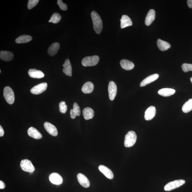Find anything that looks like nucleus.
<instances>
[{
    "label": "nucleus",
    "mask_w": 192,
    "mask_h": 192,
    "mask_svg": "<svg viewBox=\"0 0 192 192\" xmlns=\"http://www.w3.org/2000/svg\"><path fill=\"white\" fill-rule=\"evenodd\" d=\"M91 16L92 20L94 29L96 33L100 34L102 29V23L101 17L95 11L91 12Z\"/></svg>",
    "instance_id": "obj_1"
},
{
    "label": "nucleus",
    "mask_w": 192,
    "mask_h": 192,
    "mask_svg": "<svg viewBox=\"0 0 192 192\" xmlns=\"http://www.w3.org/2000/svg\"><path fill=\"white\" fill-rule=\"evenodd\" d=\"M137 135L134 131H129L126 135L124 145L126 147H130L134 146L137 140Z\"/></svg>",
    "instance_id": "obj_2"
},
{
    "label": "nucleus",
    "mask_w": 192,
    "mask_h": 192,
    "mask_svg": "<svg viewBox=\"0 0 192 192\" xmlns=\"http://www.w3.org/2000/svg\"><path fill=\"white\" fill-rule=\"evenodd\" d=\"M99 60V57L98 56H87L83 58L82 64L84 67L95 66L98 64Z\"/></svg>",
    "instance_id": "obj_3"
},
{
    "label": "nucleus",
    "mask_w": 192,
    "mask_h": 192,
    "mask_svg": "<svg viewBox=\"0 0 192 192\" xmlns=\"http://www.w3.org/2000/svg\"><path fill=\"white\" fill-rule=\"evenodd\" d=\"M3 94L4 98L9 104L12 105L14 103L15 96L12 89L9 87H6L4 88Z\"/></svg>",
    "instance_id": "obj_4"
},
{
    "label": "nucleus",
    "mask_w": 192,
    "mask_h": 192,
    "mask_svg": "<svg viewBox=\"0 0 192 192\" xmlns=\"http://www.w3.org/2000/svg\"><path fill=\"white\" fill-rule=\"evenodd\" d=\"M185 183V180L183 179L174 181L166 185L164 189L165 191H171L182 186Z\"/></svg>",
    "instance_id": "obj_5"
},
{
    "label": "nucleus",
    "mask_w": 192,
    "mask_h": 192,
    "mask_svg": "<svg viewBox=\"0 0 192 192\" xmlns=\"http://www.w3.org/2000/svg\"><path fill=\"white\" fill-rule=\"evenodd\" d=\"M21 169L23 171L32 174L35 171V167L30 161L26 159L21 161L20 163Z\"/></svg>",
    "instance_id": "obj_6"
},
{
    "label": "nucleus",
    "mask_w": 192,
    "mask_h": 192,
    "mask_svg": "<svg viewBox=\"0 0 192 192\" xmlns=\"http://www.w3.org/2000/svg\"><path fill=\"white\" fill-rule=\"evenodd\" d=\"M47 84L46 83H42L34 86L30 90L32 94L38 95L42 93L46 90Z\"/></svg>",
    "instance_id": "obj_7"
},
{
    "label": "nucleus",
    "mask_w": 192,
    "mask_h": 192,
    "mask_svg": "<svg viewBox=\"0 0 192 192\" xmlns=\"http://www.w3.org/2000/svg\"><path fill=\"white\" fill-rule=\"evenodd\" d=\"M108 89L109 98L111 100L113 101L116 95L117 91V86L114 82H110Z\"/></svg>",
    "instance_id": "obj_8"
},
{
    "label": "nucleus",
    "mask_w": 192,
    "mask_h": 192,
    "mask_svg": "<svg viewBox=\"0 0 192 192\" xmlns=\"http://www.w3.org/2000/svg\"><path fill=\"white\" fill-rule=\"evenodd\" d=\"M49 179L50 182L56 185L62 184L63 182L62 176L60 174L56 173H52L50 174Z\"/></svg>",
    "instance_id": "obj_9"
},
{
    "label": "nucleus",
    "mask_w": 192,
    "mask_h": 192,
    "mask_svg": "<svg viewBox=\"0 0 192 192\" xmlns=\"http://www.w3.org/2000/svg\"><path fill=\"white\" fill-rule=\"evenodd\" d=\"M44 127L47 131L52 136H57L58 132L57 129L55 126L49 122H45L44 124Z\"/></svg>",
    "instance_id": "obj_10"
},
{
    "label": "nucleus",
    "mask_w": 192,
    "mask_h": 192,
    "mask_svg": "<svg viewBox=\"0 0 192 192\" xmlns=\"http://www.w3.org/2000/svg\"><path fill=\"white\" fill-rule=\"evenodd\" d=\"M77 178L78 182L83 187L88 188L90 186V183L88 179L84 174L82 173L78 174Z\"/></svg>",
    "instance_id": "obj_11"
},
{
    "label": "nucleus",
    "mask_w": 192,
    "mask_h": 192,
    "mask_svg": "<svg viewBox=\"0 0 192 192\" xmlns=\"http://www.w3.org/2000/svg\"><path fill=\"white\" fill-rule=\"evenodd\" d=\"M156 114V109L154 106H150L147 109L145 112V119L149 121L153 118Z\"/></svg>",
    "instance_id": "obj_12"
},
{
    "label": "nucleus",
    "mask_w": 192,
    "mask_h": 192,
    "mask_svg": "<svg viewBox=\"0 0 192 192\" xmlns=\"http://www.w3.org/2000/svg\"><path fill=\"white\" fill-rule=\"evenodd\" d=\"M159 77V75L158 74H154L150 75L141 82L140 86L141 87L145 86L157 79Z\"/></svg>",
    "instance_id": "obj_13"
},
{
    "label": "nucleus",
    "mask_w": 192,
    "mask_h": 192,
    "mask_svg": "<svg viewBox=\"0 0 192 192\" xmlns=\"http://www.w3.org/2000/svg\"><path fill=\"white\" fill-rule=\"evenodd\" d=\"M28 74L30 77L34 78L40 79L44 77L45 75L43 72L35 69H30L28 71Z\"/></svg>",
    "instance_id": "obj_14"
},
{
    "label": "nucleus",
    "mask_w": 192,
    "mask_h": 192,
    "mask_svg": "<svg viewBox=\"0 0 192 192\" xmlns=\"http://www.w3.org/2000/svg\"><path fill=\"white\" fill-rule=\"evenodd\" d=\"M156 17V12L153 9H150L148 12L146 17L145 20V24L147 26H150L153 22Z\"/></svg>",
    "instance_id": "obj_15"
},
{
    "label": "nucleus",
    "mask_w": 192,
    "mask_h": 192,
    "mask_svg": "<svg viewBox=\"0 0 192 192\" xmlns=\"http://www.w3.org/2000/svg\"><path fill=\"white\" fill-rule=\"evenodd\" d=\"M99 171L109 179H112L113 178V174L111 170L108 168L103 165H100L99 167Z\"/></svg>",
    "instance_id": "obj_16"
},
{
    "label": "nucleus",
    "mask_w": 192,
    "mask_h": 192,
    "mask_svg": "<svg viewBox=\"0 0 192 192\" xmlns=\"http://www.w3.org/2000/svg\"><path fill=\"white\" fill-rule=\"evenodd\" d=\"M28 133L29 136L35 139H40L42 138V135L35 128L30 127L28 129Z\"/></svg>",
    "instance_id": "obj_17"
},
{
    "label": "nucleus",
    "mask_w": 192,
    "mask_h": 192,
    "mask_svg": "<svg viewBox=\"0 0 192 192\" xmlns=\"http://www.w3.org/2000/svg\"><path fill=\"white\" fill-rule=\"evenodd\" d=\"M64 68L63 72L65 75L71 77L72 75V68L70 61L68 58L66 59L65 62L63 65Z\"/></svg>",
    "instance_id": "obj_18"
},
{
    "label": "nucleus",
    "mask_w": 192,
    "mask_h": 192,
    "mask_svg": "<svg viewBox=\"0 0 192 192\" xmlns=\"http://www.w3.org/2000/svg\"><path fill=\"white\" fill-rule=\"evenodd\" d=\"M0 58L5 61H10L14 58V54L12 52L8 51L0 52Z\"/></svg>",
    "instance_id": "obj_19"
},
{
    "label": "nucleus",
    "mask_w": 192,
    "mask_h": 192,
    "mask_svg": "<svg viewBox=\"0 0 192 192\" xmlns=\"http://www.w3.org/2000/svg\"><path fill=\"white\" fill-rule=\"evenodd\" d=\"M121 21V29H124L126 27H130L132 25V22L131 20L129 17L126 15H123L122 16Z\"/></svg>",
    "instance_id": "obj_20"
},
{
    "label": "nucleus",
    "mask_w": 192,
    "mask_h": 192,
    "mask_svg": "<svg viewBox=\"0 0 192 192\" xmlns=\"http://www.w3.org/2000/svg\"><path fill=\"white\" fill-rule=\"evenodd\" d=\"M120 64L122 68L126 70H131L134 68L135 66L134 63L125 59L121 60Z\"/></svg>",
    "instance_id": "obj_21"
},
{
    "label": "nucleus",
    "mask_w": 192,
    "mask_h": 192,
    "mask_svg": "<svg viewBox=\"0 0 192 192\" xmlns=\"http://www.w3.org/2000/svg\"><path fill=\"white\" fill-rule=\"evenodd\" d=\"M83 114L85 119L88 120L92 119L94 116V112L92 109L87 107L83 110Z\"/></svg>",
    "instance_id": "obj_22"
},
{
    "label": "nucleus",
    "mask_w": 192,
    "mask_h": 192,
    "mask_svg": "<svg viewBox=\"0 0 192 192\" xmlns=\"http://www.w3.org/2000/svg\"><path fill=\"white\" fill-rule=\"evenodd\" d=\"M60 45L58 42H55L52 44L48 50V53L51 56L55 55L59 49Z\"/></svg>",
    "instance_id": "obj_23"
},
{
    "label": "nucleus",
    "mask_w": 192,
    "mask_h": 192,
    "mask_svg": "<svg viewBox=\"0 0 192 192\" xmlns=\"http://www.w3.org/2000/svg\"><path fill=\"white\" fill-rule=\"evenodd\" d=\"M94 86L92 82H87L83 85L82 88V92L85 94H89L92 92Z\"/></svg>",
    "instance_id": "obj_24"
},
{
    "label": "nucleus",
    "mask_w": 192,
    "mask_h": 192,
    "mask_svg": "<svg viewBox=\"0 0 192 192\" xmlns=\"http://www.w3.org/2000/svg\"><path fill=\"white\" fill-rule=\"evenodd\" d=\"M157 45L159 49L161 51H165L171 48V45L168 42L158 39L157 41Z\"/></svg>",
    "instance_id": "obj_25"
},
{
    "label": "nucleus",
    "mask_w": 192,
    "mask_h": 192,
    "mask_svg": "<svg viewBox=\"0 0 192 192\" xmlns=\"http://www.w3.org/2000/svg\"><path fill=\"white\" fill-rule=\"evenodd\" d=\"M80 115V110L78 105L75 102L73 105V109L70 111L71 117L72 119H75L76 116H79Z\"/></svg>",
    "instance_id": "obj_26"
},
{
    "label": "nucleus",
    "mask_w": 192,
    "mask_h": 192,
    "mask_svg": "<svg viewBox=\"0 0 192 192\" xmlns=\"http://www.w3.org/2000/svg\"><path fill=\"white\" fill-rule=\"evenodd\" d=\"M175 92L174 89L171 88H163L160 89L158 91L159 95L163 97H167L173 95Z\"/></svg>",
    "instance_id": "obj_27"
},
{
    "label": "nucleus",
    "mask_w": 192,
    "mask_h": 192,
    "mask_svg": "<svg viewBox=\"0 0 192 192\" xmlns=\"http://www.w3.org/2000/svg\"><path fill=\"white\" fill-rule=\"evenodd\" d=\"M32 40L31 36L28 35H22L16 39V42L17 43H26L30 42Z\"/></svg>",
    "instance_id": "obj_28"
},
{
    "label": "nucleus",
    "mask_w": 192,
    "mask_h": 192,
    "mask_svg": "<svg viewBox=\"0 0 192 192\" xmlns=\"http://www.w3.org/2000/svg\"><path fill=\"white\" fill-rule=\"evenodd\" d=\"M183 112L188 113L192 110V99H190L183 105L182 108Z\"/></svg>",
    "instance_id": "obj_29"
},
{
    "label": "nucleus",
    "mask_w": 192,
    "mask_h": 192,
    "mask_svg": "<svg viewBox=\"0 0 192 192\" xmlns=\"http://www.w3.org/2000/svg\"><path fill=\"white\" fill-rule=\"evenodd\" d=\"M61 19V15L58 13H54L52 15L51 18H50L49 21V23H52L54 24H57L60 21Z\"/></svg>",
    "instance_id": "obj_30"
},
{
    "label": "nucleus",
    "mask_w": 192,
    "mask_h": 192,
    "mask_svg": "<svg viewBox=\"0 0 192 192\" xmlns=\"http://www.w3.org/2000/svg\"><path fill=\"white\" fill-rule=\"evenodd\" d=\"M60 111L61 113H65L67 110V106L65 102L62 101L59 104Z\"/></svg>",
    "instance_id": "obj_31"
},
{
    "label": "nucleus",
    "mask_w": 192,
    "mask_h": 192,
    "mask_svg": "<svg viewBox=\"0 0 192 192\" xmlns=\"http://www.w3.org/2000/svg\"><path fill=\"white\" fill-rule=\"evenodd\" d=\"M182 68L183 71L185 72H187L189 71H192V64L185 63L182 65Z\"/></svg>",
    "instance_id": "obj_32"
},
{
    "label": "nucleus",
    "mask_w": 192,
    "mask_h": 192,
    "mask_svg": "<svg viewBox=\"0 0 192 192\" xmlns=\"http://www.w3.org/2000/svg\"><path fill=\"white\" fill-rule=\"evenodd\" d=\"M39 0H29L28 4V8L29 9H31L39 3Z\"/></svg>",
    "instance_id": "obj_33"
},
{
    "label": "nucleus",
    "mask_w": 192,
    "mask_h": 192,
    "mask_svg": "<svg viewBox=\"0 0 192 192\" xmlns=\"http://www.w3.org/2000/svg\"><path fill=\"white\" fill-rule=\"evenodd\" d=\"M57 4L61 9L63 10H66L67 9V4L64 3L61 0L57 1Z\"/></svg>",
    "instance_id": "obj_34"
},
{
    "label": "nucleus",
    "mask_w": 192,
    "mask_h": 192,
    "mask_svg": "<svg viewBox=\"0 0 192 192\" xmlns=\"http://www.w3.org/2000/svg\"><path fill=\"white\" fill-rule=\"evenodd\" d=\"M6 185L3 181H0V189H3L5 188Z\"/></svg>",
    "instance_id": "obj_35"
},
{
    "label": "nucleus",
    "mask_w": 192,
    "mask_h": 192,
    "mask_svg": "<svg viewBox=\"0 0 192 192\" xmlns=\"http://www.w3.org/2000/svg\"><path fill=\"white\" fill-rule=\"evenodd\" d=\"M4 131L3 128L2 127V126H0V136L2 137L4 136Z\"/></svg>",
    "instance_id": "obj_36"
},
{
    "label": "nucleus",
    "mask_w": 192,
    "mask_h": 192,
    "mask_svg": "<svg viewBox=\"0 0 192 192\" xmlns=\"http://www.w3.org/2000/svg\"><path fill=\"white\" fill-rule=\"evenodd\" d=\"M187 5L190 8H192V0H188L187 1Z\"/></svg>",
    "instance_id": "obj_37"
},
{
    "label": "nucleus",
    "mask_w": 192,
    "mask_h": 192,
    "mask_svg": "<svg viewBox=\"0 0 192 192\" xmlns=\"http://www.w3.org/2000/svg\"><path fill=\"white\" fill-rule=\"evenodd\" d=\"M190 81L192 84V77H191L190 78Z\"/></svg>",
    "instance_id": "obj_38"
},
{
    "label": "nucleus",
    "mask_w": 192,
    "mask_h": 192,
    "mask_svg": "<svg viewBox=\"0 0 192 192\" xmlns=\"http://www.w3.org/2000/svg\"><path fill=\"white\" fill-rule=\"evenodd\" d=\"M1 70H0V73H1Z\"/></svg>",
    "instance_id": "obj_39"
}]
</instances>
